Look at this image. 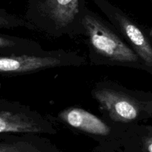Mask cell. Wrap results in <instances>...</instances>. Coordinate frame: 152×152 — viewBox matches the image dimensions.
Returning a JSON list of instances; mask_svg holds the SVG:
<instances>
[{
  "mask_svg": "<svg viewBox=\"0 0 152 152\" xmlns=\"http://www.w3.org/2000/svg\"><path fill=\"white\" fill-rule=\"evenodd\" d=\"M0 28H5V29L25 28V29L36 31L35 28L24 17L10 14L4 10H0Z\"/></svg>",
  "mask_w": 152,
  "mask_h": 152,
  "instance_id": "8",
  "label": "cell"
},
{
  "mask_svg": "<svg viewBox=\"0 0 152 152\" xmlns=\"http://www.w3.org/2000/svg\"><path fill=\"white\" fill-rule=\"evenodd\" d=\"M145 145L148 152H152V137H148L145 139Z\"/></svg>",
  "mask_w": 152,
  "mask_h": 152,
  "instance_id": "9",
  "label": "cell"
},
{
  "mask_svg": "<svg viewBox=\"0 0 152 152\" xmlns=\"http://www.w3.org/2000/svg\"><path fill=\"white\" fill-rule=\"evenodd\" d=\"M85 0H28L25 16L36 31L53 38L83 36Z\"/></svg>",
  "mask_w": 152,
  "mask_h": 152,
  "instance_id": "2",
  "label": "cell"
},
{
  "mask_svg": "<svg viewBox=\"0 0 152 152\" xmlns=\"http://www.w3.org/2000/svg\"><path fill=\"white\" fill-rule=\"evenodd\" d=\"M91 94L99 105L104 120L112 124H132L146 117L149 111L148 101L113 81L96 83Z\"/></svg>",
  "mask_w": 152,
  "mask_h": 152,
  "instance_id": "3",
  "label": "cell"
},
{
  "mask_svg": "<svg viewBox=\"0 0 152 152\" xmlns=\"http://www.w3.org/2000/svg\"><path fill=\"white\" fill-rule=\"evenodd\" d=\"M58 119L70 127L90 135L109 137L114 133L115 124L108 123L88 111L77 107H70L58 114Z\"/></svg>",
  "mask_w": 152,
  "mask_h": 152,
  "instance_id": "7",
  "label": "cell"
},
{
  "mask_svg": "<svg viewBox=\"0 0 152 152\" xmlns=\"http://www.w3.org/2000/svg\"><path fill=\"white\" fill-rule=\"evenodd\" d=\"M0 133L54 134L56 129L47 116L20 102H9L0 107Z\"/></svg>",
  "mask_w": 152,
  "mask_h": 152,
  "instance_id": "5",
  "label": "cell"
},
{
  "mask_svg": "<svg viewBox=\"0 0 152 152\" xmlns=\"http://www.w3.org/2000/svg\"><path fill=\"white\" fill-rule=\"evenodd\" d=\"M109 23L137 53L142 63L152 70V45L136 22L108 0H92Z\"/></svg>",
  "mask_w": 152,
  "mask_h": 152,
  "instance_id": "6",
  "label": "cell"
},
{
  "mask_svg": "<svg viewBox=\"0 0 152 152\" xmlns=\"http://www.w3.org/2000/svg\"><path fill=\"white\" fill-rule=\"evenodd\" d=\"M86 62L84 56L62 49L37 54L0 56V75L17 77L50 68L82 66Z\"/></svg>",
  "mask_w": 152,
  "mask_h": 152,
  "instance_id": "4",
  "label": "cell"
},
{
  "mask_svg": "<svg viewBox=\"0 0 152 152\" xmlns=\"http://www.w3.org/2000/svg\"><path fill=\"white\" fill-rule=\"evenodd\" d=\"M88 57L92 65L139 68L143 65L115 28L88 7L83 20Z\"/></svg>",
  "mask_w": 152,
  "mask_h": 152,
  "instance_id": "1",
  "label": "cell"
}]
</instances>
